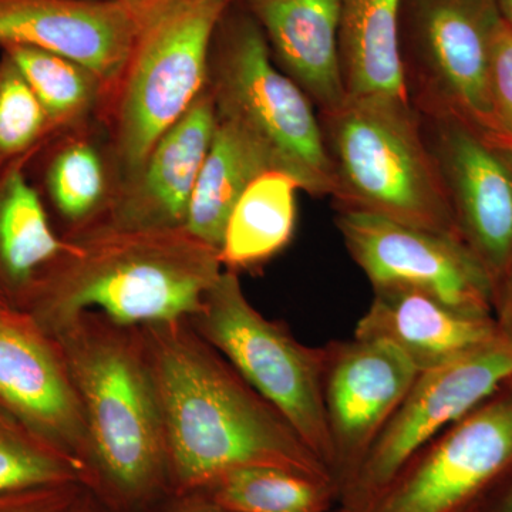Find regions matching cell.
<instances>
[{"instance_id": "35", "label": "cell", "mask_w": 512, "mask_h": 512, "mask_svg": "<svg viewBox=\"0 0 512 512\" xmlns=\"http://www.w3.org/2000/svg\"><path fill=\"white\" fill-rule=\"evenodd\" d=\"M500 512H512V488L507 497H505L503 505H501Z\"/></svg>"}, {"instance_id": "37", "label": "cell", "mask_w": 512, "mask_h": 512, "mask_svg": "<svg viewBox=\"0 0 512 512\" xmlns=\"http://www.w3.org/2000/svg\"><path fill=\"white\" fill-rule=\"evenodd\" d=\"M464 512H478V510H477V507H471V508H468V510H466Z\"/></svg>"}, {"instance_id": "17", "label": "cell", "mask_w": 512, "mask_h": 512, "mask_svg": "<svg viewBox=\"0 0 512 512\" xmlns=\"http://www.w3.org/2000/svg\"><path fill=\"white\" fill-rule=\"evenodd\" d=\"M501 335L494 318L458 311L403 286L373 288L372 303L355 330V338L390 343L419 372L453 362Z\"/></svg>"}, {"instance_id": "5", "label": "cell", "mask_w": 512, "mask_h": 512, "mask_svg": "<svg viewBox=\"0 0 512 512\" xmlns=\"http://www.w3.org/2000/svg\"><path fill=\"white\" fill-rule=\"evenodd\" d=\"M234 2L180 3L138 29L119 83L97 117L119 180L140 167L207 87L212 37Z\"/></svg>"}, {"instance_id": "21", "label": "cell", "mask_w": 512, "mask_h": 512, "mask_svg": "<svg viewBox=\"0 0 512 512\" xmlns=\"http://www.w3.org/2000/svg\"><path fill=\"white\" fill-rule=\"evenodd\" d=\"M272 170L281 171L264 141L238 123L217 117L185 229L220 251L225 228L239 198L256 178Z\"/></svg>"}, {"instance_id": "36", "label": "cell", "mask_w": 512, "mask_h": 512, "mask_svg": "<svg viewBox=\"0 0 512 512\" xmlns=\"http://www.w3.org/2000/svg\"><path fill=\"white\" fill-rule=\"evenodd\" d=\"M13 308L12 305L2 295H0V309Z\"/></svg>"}, {"instance_id": "22", "label": "cell", "mask_w": 512, "mask_h": 512, "mask_svg": "<svg viewBox=\"0 0 512 512\" xmlns=\"http://www.w3.org/2000/svg\"><path fill=\"white\" fill-rule=\"evenodd\" d=\"M339 55L349 97L410 101L402 53L403 0H338Z\"/></svg>"}, {"instance_id": "9", "label": "cell", "mask_w": 512, "mask_h": 512, "mask_svg": "<svg viewBox=\"0 0 512 512\" xmlns=\"http://www.w3.org/2000/svg\"><path fill=\"white\" fill-rule=\"evenodd\" d=\"M512 379V342L503 335L446 365L420 372L355 477L339 512H362L431 441Z\"/></svg>"}, {"instance_id": "38", "label": "cell", "mask_w": 512, "mask_h": 512, "mask_svg": "<svg viewBox=\"0 0 512 512\" xmlns=\"http://www.w3.org/2000/svg\"><path fill=\"white\" fill-rule=\"evenodd\" d=\"M507 386H510L512 390V379L510 380V382L507 383Z\"/></svg>"}, {"instance_id": "33", "label": "cell", "mask_w": 512, "mask_h": 512, "mask_svg": "<svg viewBox=\"0 0 512 512\" xmlns=\"http://www.w3.org/2000/svg\"><path fill=\"white\" fill-rule=\"evenodd\" d=\"M67 512H113L92 491L84 490Z\"/></svg>"}, {"instance_id": "27", "label": "cell", "mask_w": 512, "mask_h": 512, "mask_svg": "<svg viewBox=\"0 0 512 512\" xmlns=\"http://www.w3.org/2000/svg\"><path fill=\"white\" fill-rule=\"evenodd\" d=\"M55 137L45 109L12 57L0 52V158H33Z\"/></svg>"}, {"instance_id": "8", "label": "cell", "mask_w": 512, "mask_h": 512, "mask_svg": "<svg viewBox=\"0 0 512 512\" xmlns=\"http://www.w3.org/2000/svg\"><path fill=\"white\" fill-rule=\"evenodd\" d=\"M501 20L497 0H403L400 53L417 113L456 117L498 137L490 57Z\"/></svg>"}, {"instance_id": "26", "label": "cell", "mask_w": 512, "mask_h": 512, "mask_svg": "<svg viewBox=\"0 0 512 512\" xmlns=\"http://www.w3.org/2000/svg\"><path fill=\"white\" fill-rule=\"evenodd\" d=\"M63 484L84 487L77 464L0 406V494Z\"/></svg>"}, {"instance_id": "24", "label": "cell", "mask_w": 512, "mask_h": 512, "mask_svg": "<svg viewBox=\"0 0 512 512\" xmlns=\"http://www.w3.org/2000/svg\"><path fill=\"white\" fill-rule=\"evenodd\" d=\"M12 57L45 109L56 134L93 123L99 117L106 89L97 74L74 62L39 47L0 46Z\"/></svg>"}, {"instance_id": "15", "label": "cell", "mask_w": 512, "mask_h": 512, "mask_svg": "<svg viewBox=\"0 0 512 512\" xmlns=\"http://www.w3.org/2000/svg\"><path fill=\"white\" fill-rule=\"evenodd\" d=\"M215 126L217 111L205 87L190 109L151 148L140 167L117 181L107 207L83 228L184 227Z\"/></svg>"}, {"instance_id": "10", "label": "cell", "mask_w": 512, "mask_h": 512, "mask_svg": "<svg viewBox=\"0 0 512 512\" xmlns=\"http://www.w3.org/2000/svg\"><path fill=\"white\" fill-rule=\"evenodd\" d=\"M419 116L458 238L495 289L512 265V146L456 117Z\"/></svg>"}, {"instance_id": "23", "label": "cell", "mask_w": 512, "mask_h": 512, "mask_svg": "<svg viewBox=\"0 0 512 512\" xmlns=\"http://www.w3.org/2000/svg\"><path fill=\"white\" fill-rule=\"evenodd\" d=\"M299 184L284 171L256 178L231 212L220 248L225 271L266 264L291 242L296 227Z\"/></svg>"}, {"instance_id": "25", "label": "cell", "mask_w": 512, "mask_h": 512, "mask_svg": "<svg viewBox=\"0 0 512 512\" xmlns=\"http://www.w3.org/2000/svg\"><path fill=\"white\" fill-rule=\"evenodd\" d=\"M198 494L234 512H326L339 487L285 468L247 467L225 474Z\"/></svg>"}, {"instance_id": "20", "label": "cell", "mask_w": 512, "mask_h": 512, "mask_svg": "<svg viewBox=\"0 0 512 512\" xmlns=\"http://www.w3.org/2000/svg\"><path fill=\"white\" fill-rule=\"evenodd\" d=\"M32 158H0V295L19 308L40 269L63 247L30 181Z\"/></svg>"}, {"instance_id": "18", "label": "cell", "mask_w": 512, "mask_h": 512, "mask_svg": "<svg viewBox=\"0 0 512 512\" xmlns=\"http://www.w3.org/2000/svg\"><path fill=\"white\" fill-rule=\"evenodd\" d=\"M254 16L282 72L318 113L348 97L339 55L338 0H238Z\"/></svg>"}, {"instance_id": "14", "label": "cell", "mask_w": 512, "mask_h": 512, "mask_svg": "<svg viewBox=\"0 0 512 512\" xmlns=\"http://www.w3.org/2000/svg\"><path fill=\"white\" fill-rule=\"evenodd\" d=\"M417 367L390 343L353 338L326 346V417L339 493L412 389Z\"/></svg>"}, {"instance_id": "31", "label": "cell", "mask_w": 512, "mask_h": 512, "mask_svg": "<svg viewBox=\"0 0 512 512\" xmlns=\"http://www.w3.org/2000/svg\"><path fill=\"white\" fill-rule=\"evenodd\" d=\"M148 512H234L212 503L204 495L194 493L187 495H170L163 503Z\"/></svg>"}, {"instance_id": "4", "label": "cell", "mask_w": 512, "mask_h": 512, "mask_svg": "<svg viewBox=\"0 0 512 512\" xmlns=\"http://www.w3.org/2000/svg\"><path fill=\"white\" fill-rule=\"evenodd\" d=\"M319 120L338 207L458 238L436 161L410 101L348 96L338 109L320 113Z\"/></svg>"}, {"instance_id": "7", "label": "cell", "mask_w": 512, "mask_h": 512, "mask_svg": "<svg viewBox=\"0 0 512 512\" xmlns=\"http://www.w3.org/2000/svg\"><path fill=\"white\" fill-rule=\"evenodd\" d=\"M188 320L333 474L335 456L323 396L326 348L303 345L284 323L256 311L238 274L225 269L200 312Z\"/></svg>"}, {"instance_id": "30", "label": "cell", "mask_w": 512, "mask_h": 512, "mask_svg": "<svg viewBox=\"0 0 512 512\" xmlns=\"http://www.w3.org/2000/svg\"><path fill=\"white\" fill-rule=\"evenodd\" d=\"M494 319L504 338L512 342V265L495 285Z\"/></svg>"}, {"instance_id": "3", "label": "cell", "mask_w": 512, "mask_h": 512, "mask_svg": "<svg viewBox=\"0 0 512 512\" xmlns=\"http://www.w3.org/2000/svg\"><path fill=\"white\" fill-rule=\"evenodd\" d=\"M82 403L92 491L113 512H148L171 495L156 382L140 329L84 312L53 333Z\"/></svg>"}, {"instance_id": "13", "label": "cell", "mask_w": 512, "mask_h": 512, "mask_svg": "<svg viewBox=\"0 0 512 512\" xmlns=\"http://www.w3.org/2000/svg\"><path fill=\"white\" fill-rule=\"evenodd\" d=\"M0 406L73 460L90 490L89 430L62 350L18 308L0 309Z\"/></svg>"}, {"instance_id": "6", "label": "cell", "mask_w": 512, "mask_h": 512, "mask_svg": "<svg viewBox=\"0 0 512 512\" xmlns=\"http://www.w3.org/2000/svg\"><path fill=\"white\" fill-rule=\"evenodd\" d=\"M208 90L220 119L264 141L302 191L332 195V167L318 110L301 87L275 66L261 26L235 0L212 37Z\"/></svg>"}, {"instance_id": "11", "label": "cell", "mask_w": 512, "mask_h": 512, "mask_svg": "<svg viewBox=\"0 0 512 512\" xmlns=\"http://www.w3.org/2000/svg\"><path fill=\"white\" fill-rule=\"evenodd\" d=\"M336 225L373 288L419 289L458 311L494 318L493 282L460 239L352 208L338 207Z\"/></svg>"}, {"instance_id": "19", "label": "cell", "mask_w": 512, "mask_h": 512, "mask_svg": "<svg viewBox=\"0 0 512 512\" xmlns=\"http://www.w3.org/2000/svg\"><path fill=\"white\" fill-rule=\"evenodd\" d=\"M28 171L45 205L64 222V232L92 224L119 181L106 131L97 120L50 138Z\"/></svg>"}, {"instance_id": "1", "label": "cell", "mask_w": 512, "mask_h": 512, "mask_svg": "<svg viewBox=\"0 0 512 512\" xmlns=\"http://www.w3.org/2000/svg\"><path fill=\"white\" fill-rule=\"evenodd\" d=\"M138 329L163 414L171 495L200 493L247 467L285 468L336 483L284 417L190 320Z\"/></svg>"}, {"instance_id": "29", "label": "cell", "mask_w": 512, "mask_h": 512, "mask_svg": "<svg viewBox=\"0 0 512 512\" xmlns=\"http://www.w3.org/2000/svg\"><path fill=\"white\" fill-rule=\"evenodd\" d=\"M84 490L82 484H63L0 494V512H67Z\"/></svg>"}, {"instance_id": "28", "label": "cell", "mask_w": 512, "mask_h": 512, "mask_svg": "<svg viewBox=\"0 0 512 512\" xmlns=\"http://www.w3.org/2000/svg\"><path fill=\"white\" fill-rule=\"evenodd\" d=\"M490 94L495 130L512 146V28L504 20L491 47Z\"/></svg>"}, {"instance_id": "34", "label": "cell", "mask_w": 512, "mask_h": 512, "mask_svg": "<svg viewBox=\"0 0 512 512\" xmlns=\"http://www.w3.org/2000/svg\"><path fill=\"white\" fill-rule=\"evenodd\" d=\"M501 18L512 28V0H497Z\"/></svg>"}, {"instance_id": "16", "label": "cell", "mask_w": 512, "mask_h": 512, "mask_svg": "<svg viewBox=\"0 0 512 512\" xmlns=\"http://www.w3.org/2000/svg\"><path fill=\"white\" fill-rule=\"evenodd\" d=\"M138 29L120 0H0V46L39 47L83 64L104 84V103L119 83Z\"/></svg>"}, {"instance_id": "2", "label": "cell", "mask_w": 512, "mask_h": 512, "mask_svg": "<svg viewBox=\"0 0 512 512\" xmlns=\"http://www.w3.org/2000/svg\"><path fill=\"white\" fill-rule=\"evenodd\" d=\"M62 238L18 308L50 335L84 312L130 328L191 319L224 272L220 251L185 227H90Z\"/></svg>"}, {"instance_id": "32", "label": "cell", "mask_w": 512, "mask_h": 512, "mask_svg": "<svg viewBox=\"0 0 512 512\" xmlns=\"http://www.w3.org/2000/svg\"><path fill=\"white\" fill-rule=\"evenodd\" d=\"M120 2L136 19L138 26H141L148 20L156 18L164 10L180 5V3L191 2V0H120Z\"/></svg>"}, {"instance_id": "12", "label": "cell", "mask_w": 512, "mask_h": 512, "mask_svg": "<svg viewBox=\"0 0 512 512\" xmlns=\"http://www.w3.org/2000/svg\"><path fill=\"white\" fill-rule=\"evenodd\" d=\"M512 467V393L431 441L362 512H464Z\"/></svg>"}]
</instances>
